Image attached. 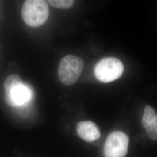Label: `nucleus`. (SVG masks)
I'll return each mask as SVG.
<instances>
[{
  "label": "nucleus",
  "mask_w": 157,
  "mask_h": 157,
  "mask_svg": "<svg viewBox=\"0 0 157 157\" xmlns=\"http://www.w3.org/2000/svg\"><path fill=\"white\" fill-rule=\"evenodd\" d=\"M84 67L83 61L78 56L67 55L60 61L58 75L63 84H75L80 76Z\"/></svg>",
  "instance_id": "f03ea898"
},
{
  "label": "nucleus",
  "mask_w": 157,
  "mask_h": 157,
  "mask_svg": "<svg viewBox=\"0 0 157 157\" xmlns=\"http://www.w3.org/2000/svg\"><path fill=\"white\" fill-rule=\"evenodd\" d=\"M31 91L28 87L22 84L5 92L6 104L12 107H21L31 99Z\"/></svg>",
  "instance_id": "39448f33"
},
{
  "label": "nucleus",
  "mask_w": 157,
  "mask_h": 157,
  "mask_svg": "<svg viewBox=\"0 0 157 157\" xmlns=\"http://www.w3.org/2000/svg\"><path fill=\"white\" fill-rule=\"evenodd\" d=\"M146 133L152 140L157 141V114L151 122L146 128Z\"/></svg>",
  "instance_id": "1a4fd4ad"
},
{
  "label": "nucleus",
  "mask_w": 157,
  "mask_h": 157,
  "mask_svg": "<svg viewBox=\"0 0 157 157\" xmlns=\"http://www.w3.org/2000/svg\"><path fill=\"white\" fill-rule=\"evenodd\" d=\"M156 115L155 111L152 107L150 105L146 106L144 109V113L142 118L143 126L146 128L151 122Z\"/></svg>",
  "instance_id": "0eeeda50"
},
{
  "label": "nucleus",
  "mask_w": 157,
  "mask_h": 157,
  "mask_svg": "<svg viewBox=\"0 0 157 157\" xmlns=\"http://www.w3.org/2000/svg\"><path fill=\"white\" fill-rule=\"evenodd\" d=\"M49 4L54 8L67 9L70 8L74 4V1L72 0H50L48 1Z\"/></svg>",
  "instance_id": "9d476101"
},
{
  "label": "nucleus",
  "mask_w": 157,
  "mask_h": 157,
  "mask_svg": "<svg viewBox=\"0 0 157 157\" xmlns=\"http://www.w3.org/2000/svg\"><path fill=\"white\" fill-rule=\"evenodd\" d=\"M76 132L82 139L87 142L98 140L101 135L97 126L90 121L78 122L76 126Z\"/></svg>",
  "instance_id": "423d86ee"
},
{
  "label": "nucleus",
  "mask_w": 157,
  "mask_h": 157,
  "mask_svg": "<svg viewBox=\"0 0 157 157\" xmlns=\"http://www.w3.org/2000/svg\"><path fill=\"white\" fill-rule=\"evenodd\" d=\"M49 16V8L43 0L26 1L22 9L24 22L30 27H38L44 24Z\"/></svg>",
  "instance_id": "f257e3e1"
},
{
  "label": "nucleus",
  "mask_w": 157,
  "mask_h": 157,
  "mask_svg": "<svg viewBox=\"0 0 157 157\" xmlns=\"http://www.w3.org/2000/svg\"><path fill=\"white\" fill-rule=\"evenodd\" d=\"M124 71V65L119 59L108 57L103 58L95 65L94 75L99 81L109 83L119 78Z\"/></svg>",
  "instance_id": "7ed1b4c3"
},
{
  "label": "nucleus",
  "mask_w": 157,
  "mask_h": 157,
  "mask_svg": "<svg viewBox=\"0 0 157 157\" xmlns=\"http://www.w3.org/2000/svg\"><path fill=\"white\" fill-rule=\"evenodd\" d=\"M129 137L121 131H114L107 137L104 147L105 157H124L128 151Z\"/></svg>",
  "instance_id": "20e7f679"
},
{
  "label": "nucleus",
  "mask_w": 157,
  "mask_h": 157,
  "mask_svg": "<svg viewBox=\"0 0 157 157\" xmlns=\"http://www.w3.org/2000/svg\"><path fill=\"white\" fill-rule=\"evenodd\" d=\"M22 81L20 76L16 74H13L8 76L6 78L4 82V89L5 91H8L13 87L18 85L22 84Z\"/></svg>",
  "instance_id": "6e6552de"
}]
</instances>
